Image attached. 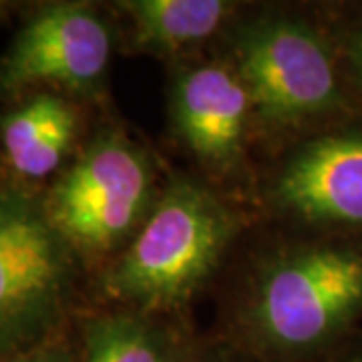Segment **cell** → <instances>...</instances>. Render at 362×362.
Segmentation results:
<instances>
[{
  "label": "cell",
  "instance_id": "6da1fadb",
  "mask_svg": "<svg viewBox=\"0 0 362 362\" xmlns=\"http://www.w3.org/2000/svg\"><path fill=\"white\" fill-rule=\"evenodd\" d=\"M214 328L254 362H320L362 322V235L256 223Z\"/></svg>",
  "mask_w": 362,
  "mask_h": 362
},
{
  "label": "cell",
  "instance_id": "7a4b0ae2",
  "mask_svg": "<svg viewBox=\"0 0 362 362\" xmlns=\"http://www.w3.org/2000/svg\"><path fill=\"white\" fill-rule=\"evenodd\" d=\"M214 49L250 93L258 161L288 143L362 119L326 2H244Z\"/></svg>",
  "mask_w": 362,
  "mask_h": 362
},
{
  "label": "cell",
  "instance_id": "3957f363",
  "mask_svg": "<svg viewBox=\"0 0 362 362\" xmlns=\"http://www.w3.org/2000/svg\"><path fill=\"white\" fill-rule=\"evenodd\" d=\"M256 226L252 209L183 168L165 185L125 252L90 280L89 302L189 318Z\"/></svg>",
  "mask_w": 362,
  "mask_h": 362
},
{
  "label": "cell",
  "instance_id": "277c9868",
  "mask_svg": "<svg viewBox=\"0 0 362 362\" xmlns=\"http://www.w3.org/2000/svg\"><path fill=\"white\" fill-rule=\"evenodd\" d=\"M169 169L149 143L107 109L73 163L40 194L49 220L90 280L141 230Z\"/></svg>",
  "mask_w": 362,
  "mask_h": 362
},
{
  "label": "cell",
  "instance_id": "5b68a950",
  "mask_svg": "<svg viewBox=\"0 0 362 362\" xmlns=\"http://www.w3.org/2000/svg\"><path fill=\"white\" fill-rule=\"evenodd\" d=\"M90 278L52 226L42 195L0 181V356L73 328Z\"/></svg>",
  "mask_w": 362,
  "mask_h": 362
},
{
  "label": "cell",
  "instance_id": "8992f818",
  "mask_svg": "<svg viewBox=\"0 0 362 362\" xmlns=\"http://www.w3.org/2000/svg\"><path fill=\"white\" fill-rule=\"evenodd\" d=\"M168 137L183 169L250 207L258 147L244 81L216 49L168 66Z\"/></svg>",
  "mask_w": 362,
  "mask_h": 362
},
{
  "label": "cell",
  "instance_id": "52a82bcc",
  "mask_svg": "<svg viewBox=\"0 0 362 362\" xmlns=\"http://www.w3.org/2000/svg\"><path fill=\"white\" fill-rule=\"evenodd\" d=\"M117 51L119 30L109 2L33 4L0 54V109L37 90L107 109Z\"/></svg>",
  "mask_w": 362,
  "mask_h": 362
},
{
  "label": "cell",
  "instance_id": "ba28073f",
  "mask_svg": "<svg viewBox=\"0 0 362 362\" xmlns=\"http://www.w3.org/2000/svg\"><path fill=\"white\" fill-rule=\"evenodd\" d=\"M250 209L264 226L362 235V119L259 159Z\"/></svg>",
  "mask_w": 362,
  "mask_h": 362
},
{
  "label": "cell",
  "instance_id": "9c48e42d",
  "mask_svg": "<svg viewBox=\"0 0 362 362\" xmlns=\"http://www.w3.org/2000/svg\"><path fill=\"white\" fill-rule=\"evenodd\" d=\"M107 109L52 90H37L2 107L0 181L42 194L73 163Z\"/></svg>",
  "mask_w": 362,
  "mask_h": 362
},
{
  "label": "cell",
  "instance_id": "30bf717a",
  "mask_svg": "<svg viewBox=\"0 0 362 362\" xmlns=\"http://www.w3.org/2000/svg\"><path fill=\"white\" fill-rule=\"evenodd\" d=\"M238 0H115L109 8L119 51L151 57L165 66L214 49L242 11Z\"/></svg>",
  "mask_w": 362,
  "mask_h": 362
},
{
  "label": "cell",
  "instance_id": "8fae6325",
  "mask_svg": "<svg viewBox=\"0 0 362 362\" xmlns=\"http://www.w3.org/2000/svg\"><path fill=\"white\" fill-rule=\"evenodd\" d=\"M73 330L78 362H177L195 326L192 318L89 304Z\"/></svg>",
  "mask_w": 362,
  "mask_h": 362
},
{
  "label": "cell",
  "instance_id": "7c38bea8",
  "mask_svg": "<svg viewBox=\"0 0 362 362\" xmlns=\"http://www.w3.org/2000/svg\"><path fill=\"white\" fill-rule=\"evenodd\" d=\"M340 63L362 117V0L326 2Z\"/></svg>",
  "mask_w": 362,
  "mask_h": 362
},
{
  "label": "cell",
  "instance_id": "4fadbf2b",
  "mask_svg": "<svg viewBox=\"0 0 362 362\" xmlns=\"http://www.w3.org/2000/svg\"><path fill=\"white\" fill-rule=\"evenodd\" d=\"M177 362H254L220 332H197L187 340Z\"/></svg>",
  "mask_w": 362,
  "mask_h": 362
},
{
  "label": "cell",
  "instance_id": "5bb4252c",
  "mask_svg": "<svg viewBox=\"0 0 362 362\" xmlns=\"http://www.w3.org/2000/svg\"><path fill=\"white\" fill-rule=\"evenodd\" d=\"M0 362H78L75 330L69 328L63 334L25 352L0 356Z\"/></svg>",
  "mask_w": 362,
  "mask_h": 362
},
{
  "label": "cell",
  "instance_id": "9a60e30c",
  "mask_svg": "<svg viewBox=\"0 0 362 362\" xmlns=\"http://www.w3.org/2000/svg\"><path fill=\"white\" fill-rule=\"evenodd\" d=\"M320 362H362V328Z\"/></svg>",
  "mask_w": 362,
  "mask_h": 362
}]
</instances>
